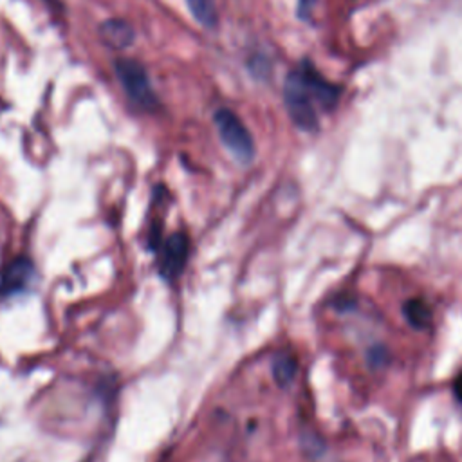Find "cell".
Wrapping results in <instances>:
<instances>
[{
  "label": "cell",
  "mask_w": 462,
  "mask_h": 462,
  "mask_svg": "<svg viewBox=\"0 0 462 462\" xmlns=\"http://www.w3.org/2000/svg\"><path fill=\"white\" fill-rule=\"evenodd\" d=\"M287 112L294 125L303 130H316L321 110H330L337 99V88L325 81L307 61L294 69L283 87Z\"/></svg>",
  "instance_id": "1"
},
{
  "label": "cell",
  "mask_w": 462,
  "mask_h": 462,
  "mask_svg": "<svg viewBox=\"0 0 462 462\" xmlns=\"http://www.w3.org/2000/svg\"><path fill=\"white\" fill-rule=\"evenodd\" d=\"M116 76L128 99L143 112H153L159 106V97L150 83L146 69L132 58L116 61Z\"/></svg>",
  "instance_id": "2"
},
{
  "label": "cell",
  "mask_w": 462,
  "mask_h": 462,
  "mask_svg": "<svg viewBox=\"0 0 462 462\" xmlns=\"http://www.w3.org/2000/svg\"><path fill=\"white\" fill-rule=\"evenodd\" d=\"M218 137L226 150L242 164L254 159V141L242 119L229 108H218L213 116Z\"/></svg>",
  "instance_id": "3"
},
{
  "label": "cell",
  "mask_w": 462,
  "mask_h": 462,
  "mask_svg": "<svg viewBox=\"0 0 462 462\" xmlns=\"http://www.w3.org/2000/svg\"><path fill=\"white\" fill-rule=\"evenodd\" d=\"M189 244L184 233H171L161 245L159 253V271L164 278L173 280L177 278L188 260Z\"/></svg>",
  "instance_id": "4"
},
{
  "label": "cell",
  "mask_w": 462,
  "mask_h": 462,
  "mask_svg": "<svg viewBox=\"0 0 462 462\" xmlns=\"http://www.w3.org/2000/svg\"><path fill=\"white\" fill-rule=\"evenodd\" d=\"M34 263L27 256L11 260L0 276V296H13L25 291L34 280Z\"/></svg>",
  "instance_id": "5"
},
{
  "label": "cell",
  "mask_w": 462,
  "mask_h": 462,
  "mask_svg": "<svg viewBox=\"0 0 462 462\" xmlns=\"http://www.w3.org/2000/svg\"><path fill=\"white\" fill-rule=\"evenodd\" d=\"M99 38L106 47L114 51H121L132 45L135 38V31L128 22L121 18H110L99 25Z\"/></svg>",
  "instance_id": "6"
},
{
  "label": "cell",
  "mask_w": 462,
  "mask_h": 462,
  "mask_svg": "<svg viewBox=\"0 0 462 462\" xmlns=\"http://www.w3.org/2000/svg\"><path fill=\"white\" fill-rule=\"evenodd\" d=\"M404 316L411 327L424 328L431 323V307L424 300L413 298L404 303Z\"/></svg>",
  "instance_id": "7"
},
{
  "label": "cell",
  "mask_w": 462,
  "mask_h": 462,
  "mask_svg": "<svg viewBox=\"0 0 462 462\" xmlns=\"http://www.w3.org/2000/svg\"><path fill=\"white\" fill-rule=\"evenodd\" d=\"M186 5L200 25L204 27L217 25V7L213 0H186Z\"/></svg>",
  "instance_id": "8"
},
{
  "label": "cell",
  "mask_w": 462,
  "mask_h": 462,
  "mask_svg": "<svg viewBox=\"0 0 462 462\" xmlns=\"http://www.w3.org/2000/svg\"><path fill=\"white\" fill-rule=\"evenodd\" d=\"M298 365L291 354H278L273 361V375L280 386L289 384L296 375Z\"/></svg>",
  "instance_id": "9"
},
{
  "label": "cell",
  "mask_w": 462,
  "mask_h": 462,
  "mask_svg": "<svg viewBox=\"0 0 462 462\" xmlns=\"http://www.w3.org/2000/svg\"><path fill=\"white\" fill-rule=\"evenodd\" d=\"M314 5V0H298V13L300 16H307Z\"/></svg>",
  "instance_id": "10"
},
{
  "label": "cell",
  "mask_w": 462,
  "mask_h": 462,
  "mask_svg": "<svg viewBox=\"0 0 462 462\" xmlns=\"http://www.w3.org/2000/svg\"><path fill=\"white\" fill-rule=\"evenodd\" d=\"M453 392H455L457 399L462 402V372L457 375V379L453 383Z\"/></svg>",
  "instance_id": "11"
}]
</instances>
